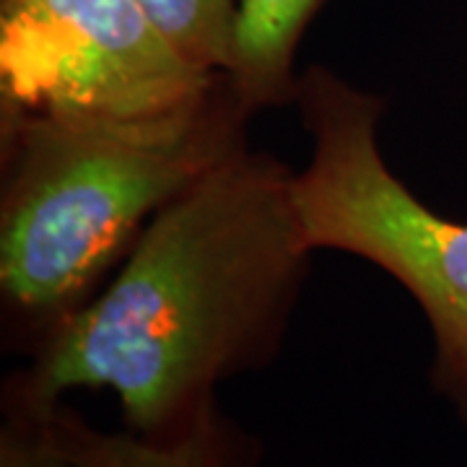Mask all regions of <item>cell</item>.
<instances>
[{"label": "cell", "mask_w": 467, "mask_h": 467, "mask_svg": "<svg viewBox=\"0 0 467 467\" xmlns=\"http://www.w3.org/2000/svg\"><path fill=\"white\" fill-rule=\"evenodd\" d=\"M218 76L190 63L140 0L0 3V112L156 115Z\"/></svg>", "instance_id": "obj_4"}, {"label": "cell", "mask_w": 467, "mask_h": 467, "mask_svg": "<svg viewBox=\"0 0 467 467\" xmlns=\"http://www.w3.org/2000/svg\"><path fill=\"white\" fill-rule=\"evenodd\" d=\"M66 402H39L3 379L0 467H70Z\"/></svg>", "instance_id": "obj_7"}, {"label": "cell", "mask_w": 467, "mask_h": 467, "mask_svg": "<svg viewBox=\"0 0 467 467\" xmlns=\"http://www.w3.org/2000/svg\"><path fill=\"white\" fill-rule=\"evenodd\" d=\"M140 5L190 63L208 73L229 70L234 0H140Z\"/></svg>", "instance_id": "obj_8"}, {"label": "cell", "mask_w": 467, "mask_h": 467, "mask_svg": "<svg viewBox=\"0 0 467 467\" xmlns=\"http://www.w3.org/2000/svg\"><path fill=\"white\" fill-rule=\"evenodd\" d=\"M325 0H234L232 66L226 78L244 115L291 107L299 94L294 57Z\"/></svg>", "instance_id": "obj_6"}, {"label": "cell", "mask_w": 467, "mask_h": 467, "mask_svg": "<svg viewBox=\"0 0 467 467\" xmlns=\"http://www.w3.org/2000/svg\"><path fill=\"white\" fill-rule=\"evenodd\" d=\"M294 180L267 150H234L150 218L109 281L5 379L39 402L109 389L135 434L192 423L221 384L284 348L317 252Z\"/></svg>", "instance_id": "obj_1"}, {"label": "cell", "mask_w": 467, "mask_h": 467, "mask_svg": "<svg viewBox=\"0 0 467 467\" xmlns=\"http://www.w3.org/2000/svg\"><path fill=\"white\" fill-rule=\"evenodd\" d=\"M247 119L226 73L156 115L0 112L5 348L29 356L78 312L150 218L247 146Z\"/></svg>", "instance_id": "obj_2"}, {"label": "cell", "mask_w": 467, "mask_h": 467, "mask_svg": "<svg viewBox=\"0 0 467 467\" xmlns=\"http://www.w3.org/2000/svg\"><path fill=\"white\" fill-rule=\"evenodd\" d=\"M294 107L312 138L294 180L309 244L367 260L416 299L434 337L431 387L467 426V223L431 211L389 169L382 97L312 66Z\"/></svg>", "instance_id": "obj_3"}, {"label": "cell", "mask_w": 467, "mask_h": 467, "mask_svg": "<svg viewBox=\"0 0 467 467\" xmlns=\"http://www.w3.org/2000/svg\"><path fill=\"white\" fill-rule=\"evenodd\" d=\"M70 467H263L265 444L221 402L205 408L174 434L146 436L130 429L101 431L78 410H66Z\"/></svg>", "instance_id": "obj_5"}]
</instances>
